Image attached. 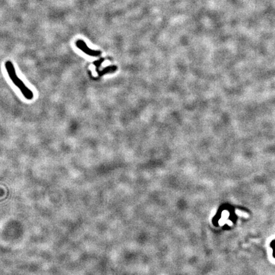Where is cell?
I'll list each match as a JSON object with an SVG mask.
<instances>
[{
  "instance_id": "6da1fadb",
  "label": "cell",
  "mask_w": 275,
  "mask_h": 275,
  "mask_svg": "<svg viewBox=\"0 0 275 275\" xmlns=\"http://www.w3.org/2000/svg\"><path fill=\"white\" fill-rule=\"evenodd\" d=\"M5 68L10 78L17 87L20 90L25 98L28 100L32 99L33 98V92L28 88L27 86L24 84V83L19 78L12 62L10 61H7L5 63Z\"/></svg>"
},
{
  "instance_id": "7a4b0ae2",
  "label": "cell",
  "mask_w": 275,
  "mask_h": 275,
  "mask_svg": "<svg viewBox=\"0 0 275 275\" xmlns=\"http://www.w3.org/2000/svg\"><path fill=\"white\" fill-rule=\"evenodd\" d=\"M75 45L78 48H79L83 52H84L85 54H87V55H89L90 56L96 57L101 54V52L100 51H95V50H92L90 48H89L88 47H87V44L85 43V41L79 39L77 41H76Z\"/></svg>"
}]
</instances>
